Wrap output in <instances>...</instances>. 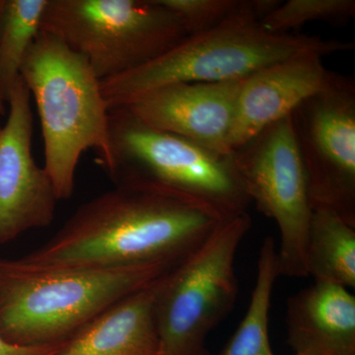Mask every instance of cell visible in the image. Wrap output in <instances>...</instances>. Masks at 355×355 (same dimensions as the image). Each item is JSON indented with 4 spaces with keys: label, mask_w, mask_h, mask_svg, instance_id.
<instances>
[{
    "label": "cell",
    "mask_w": 355,
    "mask_h": 355,
    "mask_svg": "<svg viewBox=\"0 0 355 355\" xmlns=\"http://www.w3.org/2000/svg\"><path fill=\"white\" fill-rule=\"evenodd\" d=\"M84 203L41 247L22 257L34 265L112 268L183 260L224 219L214 209L139 178Z\"/></svg>",
    "instance_id": "1"
},
{
    "label": "cell",
    "mask_w": 355,
    "mask_h": 355,
    "mask_svg": "<svg viewBox=\"0 0 355 355\" xmlns=\"http://www.w3.org/2000/svg\"><path fill=\"white\" fill-rule=\"evenodd\" d=\"M178 263L79 268L0 258V336L18 345L64 342L110 306L153 284Z\"/></svg>",
    "instance_id": "2"
},
{
    "label": "cell",
    "mask_w": 355,
    "mask_h": 355,
    "mask_svg": "<svg viewBox=\"0 0 355 355\" xmlns=\"http://www.w3.org/2000/svg\"><path fill=\"white\" fill-rule=\"evenodd\" d=\"M280 3L279 0H244L240 10L218 27L187 36L148 64L101 81L110 111L172 84L244 78L301 51L320 50L331 55L354 50L352 42L266 32L261 20Z\"/></svg>",
    "instance_id": "3"
},
{
    "label": "cell",
    "mask_w": 355,
    "mask_h": 355,
    "mask_svg": "<svg viewBox=\"0 0 355 355\" xmlns=\"http://www.w3.org/2000/svg\"><path fill=\"white\" fill-rule=\"evenodd\" d=\"M34 97L44 139V170L58 200L72 197L77 165L92 149L110 176L116 172L110 110L101 81L83 58L40 32L21 67Z\"/></svg>",
    "instance_id": "4"
},
{
    "label": "cell",
    "mask_w": 355,
    "mask_h": 355,
    "mask_svg": "<svg viewBox=\"0 0 355 355\" xmlns=\"http://www.w3.org/2000/svg\"><path fill=\"white\" fill-rule=\"evenodd\" d=\"M41 31L83 58L100 81L148 64L188 36L160 0H49Z\"/></svg>",
    "instance_id": "5"
},
{
    "label": "cell",
    "mask_w": 355,
    "mask_h": 355,
    "mask_svg": "<svg viewBox=\"0 0 355 355\" xmlns=\"http://www.w3.org/2000/svg\"><path fill=\"white\" fill-rule=\"evenodd\" d=\"M251 226L247 212L224 221L161 277L156 355H198L205 350L210 331L234 307L236 254Z\"/></svg>",
    "instance_id": "6"
},
{
    "label": "cell",
    "mask_w": 355,
    "mask_h": 355,
    "mask_svg": "<svg viewBox=\"0 0 355 355\" xmlns=\"http://www.w3.org/2000/svg\"><path fill=\"white\" fill-rule=\"evenodd\" d=\"M110 125L116 161L114 180H146L207 205L224 219L247 212L251 202L232 155H220L147 127L123 109L110 111Z\"/></svg>",
    "instance_id": "7"
},
{
    "label": "cell",
    "mask_w": 355,
    "mask_h": 355,
    "mask_svg": "<svg viewBox=\"0 0 355 355\" xmlns=\"http://www.w3.org/2000/svg\"><path fill=\"white\" fill-rule=\"evenodd\" d=\"M250 202L279 233V275L307 277L306 244L312 207L291 114L272 123L232 154Z\"/></svg>",
    "instance_id": "8"
},
{
    "label": "cell",
    "mask_w": 355,
    "mask_h": 355,
    "mask_svg": "<svg viewBox=\"0 0 355 355\" xmlns=\"http://www.w3.org/2000/svg\"><path fill=\"white\" fill-rule=\"evenodd\" d=\"M291 121L312 210H331L355 228L354 79L338 74Z\"/></svg>",
    "instance_id": "9"
},
{
    "label": "cell",
    "mask_w": 355,
    "mask_h": 355,
    "mask_svg": "<svg viewBox=\"0 0 355 355\" xmlns=\"http://www.w3.org/2000/svg\"><path fill=\"white\" fill-rule=\"evenodd\" d=\"M7 105L0 130V244L50 225L58 200L50 177L33 157L31 94L22 77Z\"/></svg>",
    "instance_id": "10"
},
{
    "label": "cell",
    "mask_w": 355,
    "mask_h": 355,
    "mask_svg": "<svg viewBox=\"0 0 355 355\" xmlns=\"http://www.w3.org/2000/svg\"><path fill=\"white\" fill-rule=\"evenodd\" d=\"M245 78L172 84L139 96L120 109L147 127L230 156L229 132Z\"/></svg>",
    "instance_id": "11"
},
{
    "label": "cell",
    "mask_w": 355,
    "mask_h": 355,
    "mask_svg": "<svg viewBox=\"0 0 355 355\" xmlns=\"http://www.w3.org/2000/svg\"><path fill=\"white\" fill-rule=\"evenodd\" d=\"M328 55L320 50L301 51L244 79L228 137L232 153L335 80L338 73L327 69L323 62Z\"/></svg>",
    "instance_id": "12"
},
{
    "label": "cell",
    "mask_w": 355,
    "mask_h": 355,
    "mask_svg": "<svg viewBox=\"0 0 355 355\" xmlns=\"http://www.w3.org/2000/svg\"><path fill=\"white\" fill-rule=\"evenodd\" d=\"M287 343L295 354L355 355V297L349 289L313 284L286 306Z\"/></svg>",
    "instance_id": "13"
},
{
    "label": "cell",
    "mask_w": 355,
    "mask_h": 355,
    "mask_svg": "<svg viewBox=\"0 0 355 355\" xmlns=\"http://www.w3.org/2000/svg\"><path fill=\"white\" fill-rule=\"evenodd\" d=\"M161 277L97 315L65 340L58 355H156Z\"/></svg>",
    "instance_id": "14"
},
{
    "label": "cell",
    "mask_w": 355,
    "mask_h": 355,
    "mask_svg": "<svg viewBox=\"0 0 355 355\" xmlns=\"http://www.w3.org/2000/svg\"><path fill=\"white\" fill-rule=\"evenodd\" d=\"M306 272L314 282L355 288V228L329 209H313Z\"/></svg>",
    "instance_id": "15"
},
{
    "label": "cell",
    "mask_w": 355,
    "mask_h": 355,
    "mask_svg": "<svg viewBox=\"0 0 355 355\" xmlns=\"http://www.w3.org/2000/svg\"><path fill=\"white\" fill-rule=\"evenodd\" d=\"M279 277L277 243L268 236L259 254L256 284L249 307L221 355H275L268 336V316L273 286Z\"/></svg>",
    "instance_id": "16"
},
{
    "label": "cell",
    "mask_w": 355,
    "mask_h": 355,
    "mask_svg": "<svg viewBox=\"0 0 355 355\" xmlns=\"http://www.w3.org/2000/svg\"><path fill=\"white\" fill-rule=\"evenodd\" d=\"M49 0H1L0 84L6 101L20 76L23 60L41 32Z\"/></svg>",
    "instance_id": "17"
},
{
    "label": "cell",
    "mask_w": 355,
    "mask_h": 355,
    "mask_svg": "<svg viewBox=\"0 0 355 355\" xmlns=\"http://www.w3.org/2000/svg\"><path fill=\"white\" fill-rule=\"evenodd\" d=\"M354 0H288L261 20V27L270 34H288L307 23L324 21L343 24L354 19Z\"/></svg>",
    "instance_id": "18"
},
{
    "label": "cell",
    "mask_w": 355,
    "mask_h": 355,
    "mask_svg": "<svg viewBox=\"0 0 355 355\" xmlns=\"http://www.w3.org/2000/svg\"><path fill=\"white\" fill-rule=\"evenodd\" d=\"M179 18L187 35L200 34L218 27L240 10L244 0H160Z\"/></svg>",
    "instance_id": "19"
},
{
    "label": "cell",
    "mask_w": 355,
    "mask_h": 355,
    "mask_svg": "<svg viewBox=\"0 0 355 355\" xmlns=\"http://www.w3.org/2000/svg\"><path fill=\"white\" fill-rule=\"evenodd\" d=\"M64 342L39 345H18L7 342L0 336V355H58L64 347Z\"/></svg>",
    "instance_id": "20"
},
{
    "label": "cell",
    "mask_w": 355,
    "mask_h": 355,
    "mask_svg": "<svg viewBox=\"0 0 355 355\" xmlns=\"http://www.w3.org/2000/svg\"><path fill=\"white\" fill-rule=\"evenodd\" d=\"M0 12H1V0H0ZM6 98L2 92L1 84H0V114L1 116L6 114Z\"/></svg>",
    "instance_id": "21"
},
{
    "label": "cell",
    "mask_w": 355,
    "mask_h": 355,
    "mask_svg": "<svg viewBox=\"0 0 355 355\" xmlns=\"http://www.w3.org/2000/svg\"><path fill=\"white\" fill-rule=\"evenodd\" d=\"M198 355H209V352H207V350L205 349V350H203L202 352H200V354Z\"/></svg>",
    "instance_id": "22"
},
{
    "label": "cell",
    "mask_w": 355,
    "mask_h": 355,
    "mask_svg": "<svg viewBox=\"0 0 355 355\" xmlns=\"http://www.w3.org/2000/svg\"><path fill=\"white\" fill-rule=\"evenodd\" d=\"M294 355H312V354H306V352H299V354H295Z\"/></svg>",
    "instance_id": "23"
},
{
    "label": "cell",
    "mask_w": 355,
    "mask_h": 355,
    "mask_svg": "<svg viewBox=\"0 0 355 355\" xmlns=\"http://www.w3.org/2000/svg\"><path fill=\"white\" fill-rule=\"evenodd\" d=\"M0 118H1V114H0ZM2 125H1V121H0V130H1Z\"/></svg>",
    "instance_id": "24"
}]
</instances>
